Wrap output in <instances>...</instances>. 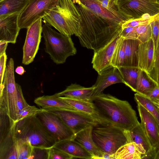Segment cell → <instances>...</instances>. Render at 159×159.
<instances>
[{"mask_svg": "<svg viewBox=\"0 0 159 159\" xmlns=\"http://www.w3.org/2000/svg\"><path fill=\"white\" fill-rule=\"evenodd\" d=\"M125 57L124 38L120 37L112 56V66L117 68L124 66Z\"/></svg>", "mask_w": 159, "mask_h": 159, "instance_id": "obj_33", "label": "cell"}, {"mask_svg": "<svg viewBox=\"0 0 159 159\" xmlns=\"http://www.w3.org/2000/svg\"><path fill=\"white\" fill-rule=\"evenodd\" d=\"M107 9L114 12L118 11L117 5L118 0H97Z\"/></svg>", "mask_w": 159, "mask_h": 159, "instance_id": "obj_42", "label": "cell"}, {"mask_svg": "<svg viewBox=\"0 0 159 159\" xmlns=\"http://www.w3.org/2000/svg\"><path fill=\"white\" fill-rule=\"evenodd\" d=\"M16 84L14 73V61L11 58L6 67L2 84L0 86V107L5 110L14 123L16 121L17 114Z\"/></svg>", "mask_w": 159, "mask_h": 159, "instance_id": "obj_7", "label": "cell"}, {"mask_svg": "<svg viewBox=\"0 0 159 159\" xmlns=\"http://www.w3.org/2000/svg\"><path fill=\"white\" fill-rule=\"evenodd\" d=\"M157 85L146 72L141 69L138 78L136 92L146 96Z\"/></svg>", "mask_w": 159, "mask_h": 159, "instance_id": "obj_29", "label": "cell"}, {"mask_svg": "<svg viewBox=\"0 0 159 159\" xmlns=\"http://www.w3.org/2000/svg\"><path fill=\"white\" fill-rule=\"evenodd\" d=\"M119 11L132 19L147 18L159 14V3L154 0H118Z\"/></svg>", "mask_w": 159, "mask_h": 159, "instance_id": "obj_10", "label": "cell"}, {"mask_svg": "<svg viewBox=\"0 0 159 159\" xmlns=\"http://www.w3.org/2000/svg\"><path fill=\"white\" fill-rule=\"evenodd\" d=\"M92 101L97 116L104 123L130 131L140 123L136 111L127 101L102 93Z\"/></svg>", "mask_w": 159, "mask_h": 159, "instance_id": "obj_2", "label": "cell"}, {"mask_svg": "<svg viewBox=\"0 0 159 159\" xmlns=\"http://www.w3.org/2000/svg\"><path fill=\"white\" fill-rule=\"evenodd\" d=\"M134 99L152 115L159 125V109L155 103L147 97L137 93L134 94Z\"/></svg>", "mask_w": 159, "mask_h": 159, "instance_id": "obj_32", "label": "cell"}, {"mask_svg": "<svg viewBox=\"0 0 159 159\" xmlns=\"http://www.w3.org/2000/svg\"><path fill=\"white\" fill-rule=\"evenodd\" d=\"M15 71L18 74L22 75L24 74L25 71L23 67L20 66H18L16 68Z\"/></svg>", "mask_w": 159, "mask_h": 159, "instance_id": "obj_46", "label": "cell"}, {"mask_svg": "<svg viewBox=\"0 0 159 159\" xmlns=\"http://www.w3.org/2000/svg\"><path fill=\"white\" fill-rule=\"evenodd\" d=\"M14 124L7 135L0 141V159H18L14 140Z\"/></svg>", "mask_w": 159, "mask_h": 159, "instance_id": "obj_25", "label": "cell"}, {"mask_svg": "<svg viewBox=\"0 0 159 159\" xmlns=\"http://www.w3.org/2000/svg\"><path fill=\"white\" fill-rule=\"evenodd\" d=\"M60 0H30L19 14L18 24L20 28L27 29L34 22L47 15Z\"/></svg>", "mask_w": 159, "mask_h": 159, "instance_id": "obj_9", "label": "cell"}, {"mask_svg": "<svg viewBox=\"0 0 159 159\" xmlns=\"http://www.w3.org/2000/svg\"><path fill=\"white\" fill-rule=\"evenodd\" d=\"M146 153L143 147L134 142L120 147L115 154V159H141Z\"/></svg>", "mask_w": 159, "mask_h": 159, "instance_id": "obj_21", "label": "cell"}, {"mask_svg": "<svg viewBox=\"0 0 159 159\" xmlns=\"http://www.w3.org/2000/svg\"><path fill=\"white\" fill-rule=\"evenodd\" d=\"M36 115L57 143L74 139L75 133L56 115L48 111H43Z\"/></svg>", "mask_w": 159, "mask_h": 159, "instance_id": "obj_12", "label": "cell"}, {"mask_svg": "<svg viewBox=\"0 0 159 159\" xmlns=\"http://www.w3.org/2000/svg\"><path fill=\"white\" fill-rule=\"evenodd\" d=\"M7 56L6 52L0 56V86L2 84L4 75L6 69V63Z\"/></svg>", "mask_w": 159, "mask_h": 159, "instance_id": "obj_43", "label": "cell"}, {"mask_svg": "<svg viewBox=\"0 0 159 159\" xmlns=\"http://www.w3.org/2000/svg\"><path fill=\"white\" fill-rule=\"evenodd\" d=\"M44 22L60 33L78 36L81 29L79 13L72 0H60L59 3L43 18Z\"/></svg>", "mask_w": 159, "mask_h": 159, "instance_id": "obj_3", "label": "cell"}, {"mask_svg": "<svg viewBox=\"0 0 159 159\" xmlns=\"http://www.w3.org/2000/svg\"><path fill=\"white\" fill-rule=\"evenodd\" d=\"M8 43L7 42L0 41V56L6 52Z\"/></svg>", "mask_w": 159, "mask_h": 159, "instance_id": "obj_45", "label": "cell"}, {"mask_svg": "<svg viewBox=\"0 0 159 159\" xmlns=\"http://www.w3.org/2000/svg\"><path fill=\"white\" fill-rule=\"evenodd\" d=\"M145 96L148 98L153 103L159 104V85L158 84Z\"/></svg>", "mask_w": 159, "mask_h": 159, "instance_id": "obj_44", "label": "cell"}, {"mask_svg": "<svg viewBox=\"0 0 159 159\" xmlns=\"http://www.w3.org/2000/svg\"><path fill=\"white\" fill-rule=\"evenodd\" d=\"M120 33L104 46L94 51L92 63L93 68L98 74L113 67L111 65V61L115 49L121 37Z\"/></svg>", "mask_w": 159, "mask_h": 159, "instance_id": "obj_14", "label": "cell"}, {"mask_svg": "<svg viewBox=\"0 0 159 159\" xmlns=\"http://www.w3.org/2000/svg\"><path fill=\"white\" fill-rule=\"evenodd\" d=\"M61 150L73 158L92 159V155L81 145L74 140H67L57 143L53 147Z\"/></svg>", "mask_w": 159, "mask_h": 159, "instance_id": "obj_20", "label": "cell"}, {"mask_svg": "<svg viewBox=\"0 0 159 159\" xmlns=\"http://www.w3.org/2000/svg\"><path fill=\"white\" fill-rule=\"evenodd\" d=\"M120 36L125 39H137L135 27H128L122 29Z\"/></svg>", "mask_w": 159, "mask_h": 159, "instance_id": "obj_41", "label": "cell"}, {"mask_svg": "<svg viewBox=\"0 0 159 159\" xmlns=\"http://www.w3.org/2000/svg\"><path fill=\"white\" fill-rule=\"evenodd\" d=\"M30 0H1L0 1V18L6 16L20 14Z\"/></svg>", "mask_w": 159, "mask_h": 159, "instance_id": "obj_27", "label": "cell"}, {"mask_svg": "<svg viewBox=\"0 0 159 159\" xmlns=\"http://www.w3.org/2000/svg\"><path fill=\"white\" fill-rule=\"evenodd\" d=\"M141 124L152 148L146 154L147 159H159V125L155 118L142 106L137 103Z\"/></svg>", "mask_w": 159, "mask_h": 159, "instance_id": "obj_11", "label": "cell"}, {"mask_svg": "<svg viewBox=\"0 0 159 159\" xmlns=\"http://www.w3.org/2000/svg\"><path fill=\"white\" fill-rule=\"evenodd\" d=\"M14 126L15 136L30 142L34 147L49 149L57 143L36 115L15 122Z\"/></svg>", "mask_w": 159, "mask_h": 159, "instance_id": "obj_4", "label": "cell"}, {"mask_svg": "<svg viewBox=\"0 0 159 159\" xmlns=\"http://www.w3.org/2000/svg\"><path fill=\"white\" fill-rule=\"evenodd\" d=\"M118 83L124 84V82L117 68L112 67L98 74L95 83L93 85L95 89L93 93L92 99L102 93L107 87Z\"/></svg>", "mask_w": 159, "mask_h": 159, "instance_id": "obj_17", "label": "cell"}, {"mask_svg": "<svg viewBox=\"0 0 159 159\" xmlns=\"http://www.w3.org/2000/svg\"><path fill=\"white\" fill-rule=\"evenodd\" d=\"M1 0H0V1H1Z\"/></svg>", "mask_w": 159, "mask_h": 159, "instance_id": "obj_50", "label": "cell"}, {"mask_svg": "<svg viewBox=\"0 0 159 159\" xmlns=\"http://www.w3.org/2000/svg\"><path fill=\"white\" fill-rule=\"evenodd\" d=\"M149 76L159 85V36L157 47L155 51V64L152 70L148 73Z\"/></svg>", "mask_w": 159, "mask_h": 159, "instance_id": "obj_35", "label": "cell"}, {"mask_svg": "<svg viewBox=\"0 0 159 159\" xmlns=\"http://www.w3.org/2000/svg\"><path fill=\"white\" fill-rule=\"evenodd\" d=\"M156 16L149 18L130 20L125 21L122 25V29L128 27H135L149 23Z\"/></svg>", "mask_w": 159, "mask_h": 159, "instance_id": "obj_39", "label": "cell"}, {"mask_svg": "<svg viewBox=\"0 0 159 159\" xmlns=\"http://www.w3.org/2000/svg\"><path fill=\"white\" fill-rule=\"evenodd\" d=\"M16 84L17 92V107L18 113L19 111L29 105L24 98L20 86L17 83H16Z\"/></svg>", "mask_w": 159, "mask_h": 159, "instance_id": "obj_40", "label": "cell"}, {"mask_svg": "<svg viewBox=\"0 0 159 159\" xmlns=\"http://www.w3.org/2000/svg\"><path fill=\"white\" fill-rule=\"evenodd\" d=\"M124 132L128 143L134 142L141 145L146 151L145 154L151 151L152 145L140 123L131 130H124Z\"/></svg>", "mask_w": 159, "mask_h": 159, "instance_id": "obj_24", "label": "cell"}, {"mask_svg": "<svg viewBox=\"0 0 159 159\" xmlns=\"http://www.w3.org/2000/svg\"><path fill=\"white\" fill-rule=\"evenodd\" d=\"M155 104L156 105V106L158 107L159 109V104H157V103H155Z\"/></svg>", "mask_w": 159, "mask_h": 159, "instance_id": "obj_47", "label": "cell"}, {"mask_svg": "<svg viewBox=\"0 0 159 159\" xmlns=\"http://www.w3.org/2000/svg\"><path fill=\"white\" fill-rule=\"evenodd\" d=\"M75 4L82 5L93 13L112 22L122 25L132 19L120 12H114L103 7L97 0H72Z\"/></svg>", "mask_w": 159, "mask_h": 159, "instance_id": "obj_15", "label": "cell"}, {"mask_svg": "<svg viewBox=\"0 0 159 159\" xmlns=\"http://www.w3.org/2000/svg\"><path fill=\"white\" fill-rule=\"evenodd\" d=\"M14 137L18 159H33L34 147L28 142L17 138L15 136Z\"/></svg>", "mask_w": 159, "mask_h": 159, "instance_id": "obj_31", "label": "cell"}, {"mask_svg": "<svg viewBox=\"0 0 159 159\" xmlns=\"http://www.w3.org/2000/svg\"><path fill=\"white\" fill-rule=\"evenodd\" d=\"M57 116L75 134L90 126L104 123L98 116L75 110L58 108H42Z\"/></svg>", "mask_w": 159, "mask_h": 159, "instance_id": "obj_8", "label": "cell"}, {"mask_svg": "<svg viewBox=\"0 0 159 159\" xmlns=\"http://www.w3.org/2000/svg\"><path fill=\"white\" fill-rule=\"evenodd\" d=\"M157 3H159V0H157Z\"/></svg>", "mask_w": 159, "mask_h": 159, "instance_id": "obj_48", "label": "cell"}, {"mask_svg": "<svg viewBox=\"0 0 159 159\" xmlns=\"http://www.w3.org/2000/svg\"><path fill=\"white\" fill-rule=\"evenodd\" d=\"M60 97L75 110L98 117L94 105L92 101L66 97Z\"/></svg>", "mask_w": 159, "mask_h": 159, "instance_id": "obj_30", "label": "cell"}, {"mask_svg": "<svg viewBox=\"0 0 159 159\" xmlns=\"http://www.w3.org/2000/svg\"><path fill=\"white\" fill-rule=\"evenodd\" d=\"M42 33L45 51L55 63H64L68 57L76 53L70 36L57 32L45 22L42 26Z\"/></svg>", "mask_w": 159, "mask_h": 159, "instance_id": "obj_5", "label": "cell"}, {"mask_svg": "<svg viewBox=\"0 0 159 159\" xmlns=\"http://www.w3.org/2000/svg\"><path fill=\"white\" fill-rule=\"evenodd\" d=\"M141 43L138 39L124 38L125 55L124 66L138 67V50Z\"/></svg>", "mask_w": 159, "mask_h": 159, "instance_id": "obj_26", "label": "cell"}, {"mask_svg": "<svg viewBox=\"0 0 159 159\" xmlns=\"http://www.w3.org/2000/svg\"><path fill=\"white\" fill-rule=\"evenodd\" d=\"M43 111H44L41 108L39 109L34 106H32L29 105L19 111L17 114L16 120L15 122L26 117L36 115Z\"/></svg>", "mask_w": 159, "mask_h": 159, "instance_id": "obj_36", "label": "cell"}, {"mask_svg": "<svg viewBox=\"0 0 159 159\" xmlns=\"http://www.w3.org/2000/svg\"><path fill=\"white\" fill-rule=\"evenodd\" d=\"M72 156L64 151L54 147L49 149L48 159H71Z\"/></svg>", "mask_w": 159, "mask_h": 159, "instance_id": "obj_37", "label": "cell"}, {"mask_svg": "<svg viewBox=\"0 0 159 159\" xmlns=\"http://www.w3.org/2000/svg\"><path fill=\"white\" fill-rule=\"evenodd\" d=\"M152 28V38L156 50L159 36V14L157 15L150 22Z\"/></svg>", "mask_w": 159, "mask_h": 159, "instance_id": "obj_38", "label": "cell"}, {"mask_svg": "<svg viewBox=\"0 0 159 159\" xmlns=\"http://www.w3.org/2000/svg\"><path fill=\"white\" fill-rule=\"evenodd\" d=\"M92 135L99 149L110 154H115L120 147L128 143L124 130L105 123L93 126Z\"/></svg>", "mask_w": 159, "mask_h": 159, "instance_id": "obj_6", "label": "cell"}, {"mask_svg": "<svg viewBox=\"0 0 159 159\" xmlns=\"http://www.w3.org/2000/svg\"><path fill=\"white\" fill-rule=\"evenodd\" d=\"M20 14H14L0 18V41L15 44L20 29L18 19Z\"/></svg>", "mask_w": 159, "mask_h": 159, "instance_id": "obj_16", "label": "cell"}, {"mask_svg": "<svg viewBox=\"0 0 159 159\" xmlns=\"http://www.w3.org/2000/svg\"><path fill=\"white\" fill-rule=\"evenodd\" d=\"M42 18L36 20L27 29L23 47L22 63L28 65L34 61L41 41L42 32Z\"/></svg>", "mask_w": 159, "mask_h": 159, "instance_id": "obj_13", "label": "cell"}, {"mask_svg": "<svg viewBox=\"0 0 159 159\" xmlns=\"http://www.w3.org/2000/svg\"><path fill=\"white\" fill-rule=\"evenodd\" d=\"M125 85L136 92L138 78L141 69L138 67L123 66L117 68Z\"/></svg>", "mask_w": 159, "mask_h": 159, "instance_id": "obj_28", "label": "cell"}, {"mask_svg": "<svg viewBox=\"0 0 159 159\" xmlns=\"http://www.w3.org/2000/svg\"><path fill=\"white\" fill-rule=\"evenodd\" d=\"M93 126L85 128L75 134L73 140L81 145L92 156V159H101L104 152L96 145L92 135Z\"/></svg>", "mask_w": 159, "mask_h": 159, "instance_id": "obj_19", "label": "cell"}, {"mask_svg": "<svg viewBox=\"0 0 159 159\" xmlns=\"http://www.w3.org/2000/svg\"><path fill=\"white\" fill-rule=\"evenodd\" d=\"M137 39L141 43L146 42L152 38V30L150 23L136 27Z\"/></svg>", "mask_w": 159, "mask_h": 159, "instance_id": "obj_34", "label": "cell"}, {"mask_svg": "<svg viewBox=\"0 0 159 159\" xmlns=\"http://www.w3.org/2000/svg\"><path fill=\"white\" fill-rule=\"evenodd\" d=\"M138 67L148 73L153 69L155 64V49L152 38L141 43L138 50Z\"/></svg>", "mask_w": 159, "mask_h": 159, "instance_id": "obj_18", "label": "cell"}, {"mask_svg": "<svg viewBox=\"0 0 159 159\" xmlns=\"http://www.w3.org/2000/svg\"><path fill=\"white\" fill-rule=\"evenodd\" d=\"M95 89L93 85L89 88L82 86L76 84H72L64 91L57 93L60 97L92 101V96Z\"/></svg>", "mask_w": 159, "mask_h": 159, "instance_id": "obj_22", "label": "cell"}, {"mask_svg": "<svg viewBox=\"0 0 159 159\" xmlns=\"http://www.w3.org/2000/svg\"><path fill=\"white\" fill-rule=\"evenodd\" d=\"M75 4L81 19L77 37L83 47L96 51L121 33L122 25L111 22L82 5Z\"/></svg>", "mask_w": 159, "mask_h": 159, "instance_id": "obj_1", "label": "cell"}, {"mask_svg": "<svg viewBox=\"0 0 159 159\" xmlns=\"http://www.w3.org/2000/svg\"><path fill=\"white\" fill-rule=\"evenodd\" d=\"M154 0L155 1H156V2H157V0Z\"/></svg>", "mask_w": 159, "mask_h": 159, "instance_id": "obj_49", "label": "cell"}, {"mask_svg": "<svg viewBox=\"0 0 159 159\" xmlns=\"http://www.w3.org/2000/svg\"><path fill=\"white\" fill-rule=\"evenodd\" d=\"M34 102L42 108H58L77 110L61 99L57 93L52 95L39 97L35 98Z\"/></svg>", "mask_w": 159, "mask_h": 159, "instance_id": "obj_23", "label": "cell"}]
</instances>
